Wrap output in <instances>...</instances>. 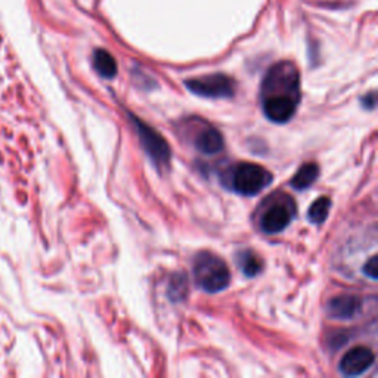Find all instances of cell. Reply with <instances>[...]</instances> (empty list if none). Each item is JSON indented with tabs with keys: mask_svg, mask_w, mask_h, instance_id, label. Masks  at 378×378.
Returning <instances> with one entry per match:
<instances>
[{
	"mask_svg": "<svg viewBox=\"0 0 378 378\" xmlns=\"http://www.w3.org/2000/svg\"><path fill=\"white\" fill-rule=\"evenodd\" d=\"M375 362V356L371 349L358 346L349 350L340 361V372L346 377H358L368 371L372 363Z\"/></svg>",
	"mask_w": 378,
	"mask_h": 378,
	"instance_id": "cell-7",
	"label": "cell"
},
{
	"mask_svg": "<svg viewBox=\"0 0 378 378\" xmlns=\"http://www.w3.org/2000/svg\"><path fill=\"white\" fill-rule=\"evenodd\" d=\"M236 260H238V265H240L241 270L244 272L245 277L253 278V277L258 275L263 269L262 258H260L252 250H244V252L238 253V256H236Z\"/></svg>",
	"mask_w": 378,
	"mask_h": 378,
	"instance_id": "cell-12",
	"label": "cell"
},
{
	"mask_svg": "<svg viewBox=\"0 0 378 378\" xmlns=\"http://www.w3.org/2000/svg\"><path fill=\"white\" fill-rule=\"evenodd\" d=\"M194 147L197 148V151L204 154V156H215V154L223 149L224 140L217 129L206 124L195 133Z\"/></svg>",
	"mask_w": 378,
	"mask_h": 378,
	"instance_id": "cell-9",
	"label": "cell"
},
{
	"mask_svg": "<svg viewBox=\"0 0 378 378\" xmlns=\"http://www.w3.org/2000/svg\"><path fill=\"white\" fill-rule=\"evenodd\" d=\"M272 179L274 177L262 165L254 163H241L236 165L232 173L231 185L236 194L253 197L268 188L272 183Z\"/></svg>",
	"mask_w": 378,
	"mask_h": 378,
	"instance_id": "cell-3",
	"label": "cell"
},
{
	"mask_svg": "<svg viewBox=\"0 0 378 378\" xmlns=\"http://www.w3.org/2000/svg\"><path fill=\"white\" fill-rule=\"evenodd\" d=\"M329 208H331V199L328 197H321L315 199V203L309 208V213H307L309 222L313 224H322L328 217Z\"/></svg>",
	"mask_w": 378,
	"mask_h": 378,
	"instance_id": "cell-13",
	"label": "cell"
},
{
	"mask_svg": "<svg viewBox=\"0 0 378 378\" xmlns=\"http://www.w3.org/2000/svg\"><path fill=\"white\" fill-rule=\"evenodd\" d=\"M262 108L270 122L282 124L290 122L300 102V74L290 61L270 67L260 90Z\"/></svg>",
	"mask_w": 378,
	"mask_h": 378,
	"instance_id": "cell-1",
	"label": "cell"
},
{
	"mask_svg": "<svg viewBox=\"0 0 378 378\" xmlns=\"http://www.w3.org/2000/svg\"><path fill=\"white\" fill-rule=\"evenodd\" d=\"M186 88L203 98H232L235 94V81L224 74H208L185 81Z\"/></svg>",
	"mask_w": 378,
	"mask_h": 378,
	"instance_id": "cell-6",
	"label": "cell"
},
{
	"mask_svg": "<svg viewBox=\"0 0 378 378\" xmlns=\"http://www.w3.org/2000/svg\"><path fill=\"white\" fill-rule=\"evenodd\" d=\"M93 67L104 79H113L117 74V63L114 56L104 49H97L93 54Z\"/></svg>",
	"mask_w": 378,
	"mask_h": 378,
	"instance_id": "cell-11",
	"label": "cell"
},
{
	"mask_svg": "<svg viewBox=\"0 0 378 378\" xmlns=\"http://www.w3.org/2000/svg\"><path fill=\"white\" fill-rule=\"evenodd\" d=\"M274 201L275 203H272L260 217V229L269 235L279 233L286 229L293 222L295 211H297L293 198L287 194L281 195L279 199Z\"/></svg>",
	"mask_w": 378,
	"mask_h": 378,
	"instance_id": "cell-5",
	"label": "cell"
},
{
	"mask_svg": "<svg viewBox=\"0 0 378 378\" xmlns=\"http://www.w3.org/2000/svg\"><path fill=\"white\" fill-rule=\"evenodd\" d=\"M362 105H363V108L372 110L374 106H375V94H374V93L366 94L365 98H362Z\"/></svg>",
	"mask_w": 378,
	"mask_h": 378,
	"instance_id": "cell-16",
	"label": "cell"
},
{
	"mask_svg": "<svg viewBox=\"0 0 378 378\" xmlns=\"http://www.w3.org/2000/svg\"><path fill=\"white\" fill-rule=\"evenodd\" d=\"M362 307V300L356 295L345 294V295H337V297L331 299L328 302L327 312L331 318L340 319V321H347L356 316Z\"/></svg>",
	"mask_w": 378,
	"mask_h": 378,
	"instance_id": "cell-8",
	"label": "cell"
},
{
	"mask_svg": "<svg viewBox=\"0 0 378 378\" xmlns=\"http://www.w3.org/2000/svg\"><path fill=\"white\" fill-rule=\"evenodd\" d=\"M129 117L132 118V123L140 139L142 148H144V151L147 152V156L149 157L152 164L156 165L158 170L167 169L170 163V154H172L167 142L163 139V136L158 132H156V130L149 127L148 124H145L144 122H140L135 115L129 114Z\"/></svg>",
	"mask_w": 378,
	"mask_h": 378,
	"instance_id": "cell-4",
	"label": "cell"
},
{
	"mask_svg": "<svg viewBox=\"0 0 378 378\" xmlns=\"http://www.w3.org/2000/svg\"><path fill=\"white\" fill-rule=\"evenodd\" d=\"M319 176V167L315 163H306L299 169V172L294 174L290 185L297 189V191H304L306 188H309L315 183Z\"/></svg>",
	"mask_w": 378,
	"mask_h": 378,
	"instance_id": "cell-10",
	"label": "cell"
},
{
	"mask_svg": "<svg viewBox=\"0 0 378 378\" xmlns=\"http://www.w3.org/2000/svg\"><path fill=\"white\" fill-rule=\"evenodd\" d=\"M169 297L173 302H181L188 294V279L185 274H174L169 282Z\"/></svg>",
	"mask_w": 378,
	"mask_h": 378,
	"instance_id": "cell-14",
	"label": "cell"
},
{
	"mask_svg": "<svg viewBox=\"0 0 378 378\" xmlns=\"http://www.w3.org/2000/svg\"><path fill=\"white\" fill-rule=\"evenodd\" d=\"M362 272L363 274L368 277L372 281H377L378 278V257L377 256H372L368 262H366L362 268Z\"/></svg>",
	"mask_w": 378,
	"mask_h": 378,
	"instance_id": "cell-15",
	"label": "cell"
},
{
	"mask_svg": "<svg viewBox=\"0 0 378 378\" xmlns=\"http://www.w3.org/2000/svg\"><path fill=\"white\" fill-rule=\"evenodd\" d=\"M194 278L199 288H203L206 293L215 294L228 288L231 272L220 257L210 252H203L195 257Z\"/></svg>",
	"mask_w": 378,
	"mask_h": 378,
	"instance_id": "cell-2",
	"label": "cell"
}]
</instances>
